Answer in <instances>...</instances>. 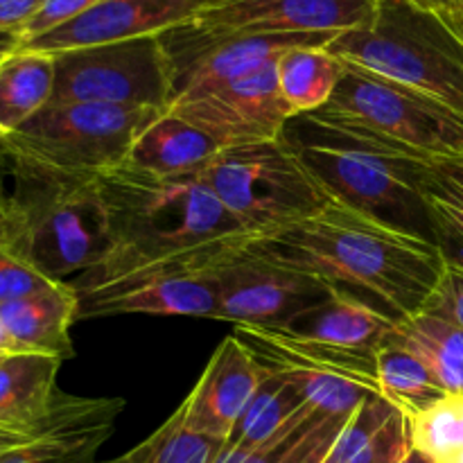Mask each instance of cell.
<instances>
[{
  "instance_id": "1",
  "label": "cell",
  "mask_w": 463,
  "mask_h": 463,
  "mask_svg": "<svg viewBox=\"0 0 463 463\" xmlns=\"http://www.w3.org/2000/svg\"><path fill=\"white\" fill-rule=\"evenodd\" d=\"M247 249L401 321L425 310L446 267L430 238L339 202L283 229L249 235Z\"/></svg>"
},
{
  "instance_id": "2",
  "label": "cell",
  "mask_w": 463,
  "mask_h": 463,
  "mask_svg": "<svg viewBox=\"0 0 463 463\" xmlns=\"http://www.w3.org/2000/svg\"><path fill=\"white\" fill-rule=\"evenodd\" d=\"M109 249L93 269L68 283L77 297L125 279L136 269L247 238L199 175L163 176L131 163L98 176Z\"/></svg>"
},
{
  "instance_id": "3",
  "label": "cell",
  "mask_w": 463,
  "mask_h": 463,
  "mask_svg": "<svg viewBox=\"0 0 463 463\" xmlns=\"http://www.w3.org/2000/svg\"><path fill=\"white\" fill-rule=\"evenodd\" d=\"M328 52L463 116L461 21L414 0H375L369 21L335 36Z\"/></svg>"
},
{
  "instance_id": "4",
  "label": "cell",
  "mask_w": 463,
  "mask_h": 463,
  "mask_svg": "<svg viewBox=\"0 0 463 463\" xmlns=\"http://www.w3.org/2000/svg\"><path fill=\"white\" fill-rule=\"evenodd\" d=\"M285 138L333 202L432 240L414 158L312 116L292 118Z\"/></svg>"
},
{
  "instance_id": "5",
  "label": "cell",
  "mask_w": 463,
  "mask_h": 463,
  "mask_svg": "<svg viewBox=\"0 0 463 463\" xmlns=\"http://www.w3.org/2000/svg\"><path fill=\"white\" fill-rule=\"evenodd\" d=\"M9 176L12 211L0 242L57 283L93 269L109 249L98 176Z\"/></svg>"
},
{
  "instance_id": "6",
  "label": "cell",
  "mask_w": 463,
  "mask_h": 463,
  "mask_svg": "<svg viewBox=\"0 0 463 463\" xmlns=\"http://www.w3.org/2000/svg\"><path fill=\"white\" fill-rule=\"evenodd\" d=\"M165 111L66 104L45 107L21 129L0 138L9 175L93 179L122 165L140 131Z\"/></svg>"
},
{
  "instance_id": "7",
  "label": "cell",
  "mask_w": 463,
  "mask_h": 463,
  "mask_svg": "<svg viewBox=\"0 0 463 463\" xmlns=\"http://www.w3.org/2000/svg\"><path fill=\"white\" fill-rule=\"evenodd\" d=\"M310 116L407 158H463V116L419 90L348 63L333 99Z\"/></svg>"
},
{
  "instance_id": "8",
  "label": "cell",
  "mask_w": 463,
  "mask_h": 463,
  "mask_svg": "<svg viewBox=\"0 0 463 463\" xmlns=\"http://www.w3.org/2000/svg\"><path fill=\"white\" fill-rule=\"evenodd\" d=\"M199 176L249 235L283 229L333 202L285 134L220 149Z\"/></svg>"
},
{
  "instance_id": "9",
  "label": "cell",
  "mask_w": 463,
  "mask_h": 463,
  "mask_svg": "<svg viewBox=\"0 0 463 463\" xmlns=\"http://www.w3.org/2000/svg\"><path fill=\"white\" fill-rule=\"evenodd\" d=\"M54 57L48 107L109 104L170 111L176 99L170 59L158 36L63 50Z\"/></svg>"
},
{
  "instance_id": "10",
  "label": "cell",
  "mask_w": 463,
  "mask_h": 463,
  "mask_svg": "<svg viewBox=\"0 0 463 463\" xmlns=\"http://www.w3.org/2000/svg\"><path fill=\"white\" fill-rule=\"evenodd\" d=\"M247 240L249 235L175 262L143 267L107 288L77 297V321L116 315L213 319L220 306L215 269L244 249Z\"/></svg>"
},
{
  "instance_id": "11",
  "label": "cell",
  "mask_w": 463,
  "mask_h": 463,
  "mask_svg": "<svg viewBox=\"0 0 463 463\" xmlns=\"http://www.w3.org/2000/svg\"><path fill=\"white\" fill-rule=\"evenodd\" d=\"M175 77L176 99L208 93L294 48H328L335 34H253L184 23L158 34ZM175 99V102H176Z\"/></svg>"
},
{
  "instance_id": "12",
  "label": "cell",
  "mask_w": 463,
  "mask_h": 463,
  "mask_svg": "<svg viewBox=\"0 0 463 463\" xmlns=\"http://www.w3.org/2000/svg\"><path fill=\"white\" fill-rule=\"evenodd\" d=\"M220 306L213 321L238 326H283L335 292L324 280L240 249L215 269Z\"/></svg>"
},
{
  "instance_id": "13",
  "label": "cell",
  "mask_w": 463,
  "mask_h": 463,
  "mask_svg": "<svg viewBox=\"0 0 463 463\" xmlns=\"http://www.w3.org/2000/svg\"><path fill=\"white\" fill-rule=\"evenodd\" d=\"M276 61L208 93L176 99L170 113L211 136L222 149L280 138L294 113L280 95Z\"/></svg>"
},
{
  "instance_id": "14",
  "label": "cell",
  "mask_w": 463,
  "mask_h": 463,
  "mask_svg": "<svg viewBox=\"0 0 463 463\" xmlns=\"http://www.w3.org/2000/svg\"><path fill=\"white\" fill-rule=\"evenodd\" d=\"M224 3L229 0H99L81 16L36 39L23 41L21 48L57 54L63 50L158 36L172 27L194 21L206 9L220 7Z\"/></svg>"
},
{
  "instance_id": "15",
  "label": "cell",
  "mask_w": 463,
  "mask_h": 463,
  "mask_svg": "<svg viewBox=\"0 0 463 463\" xmlns=\"http://www.w3.org/2000/svg\"><path fill=\"white\" fill-rule=\"evenodd\" d=\"M269 373L238 335L224 337L193 392L181 402L185 425L203 437L226 443Z\"/></svg>"
},
{
  "instance_id": "16",
  "label": "cell",
  "mask_w": 463,
  "mask_h": 463,
  "mask_svg": "<svg viewBox=\"0 0 463 463\" xmlns=\"http://www.w3.org/2000/svg\"><path fill=\"white\" fill-rule=\"evenodd\" d=\"M375 0H229L194 21L222 32L253 34H335L362 27Z\"/></svg>"
},
{
  "instance_id": "17",
  "label": "cell",
  "mask_w": 463,
  "mask_h": 463,
  "mask_svg": "<svg viewBox=\"0 0 463 463\" xmlns=\"http://www.w3.org/2000/svg\"><path fill=\"white\" fill-rule=\"evenodd\" d=\"M125 405L122 398H80L59 392L34 437L0 457V463H98L95 457L113 434Z\"/></svg>"
},
{
  "instance_id": "18",
  "label": "cell",
  "mask_w": 463,
  "mask_h": 463,
  "mask_svg": "<svg viewBox=\"0 0 463 463\" xmlns=\"http://www.w3.org/2000/svg\"><path fill=\"white\" fill-rule=\"evenodd\" d=\"M398 321L362 297L335 289L280 328L344 360L375 366L378 351L392 339Z\"/></svg>"
},
{
  "instance_id": "19",
  "label": "cell",
  "mask_w": 463,
  "mask_h": 463,
  "mask_svg": "<svg viewBox=\"0 0 463 463\" xmlns=\"http://www.w3.org/2000/svg\"><path fill=\"white\" fill-rule=\"evenodd\" d=\"M77 306L75 288L57 283L45 292L3 303L0 319L23 353L68 360L72 355L71 328L77 321Z\"/></svg>"
},
{
  "instance_id": "20",
  "label": "cell",
  "mask_w": 463,
  "mask_h": 463,
  "mask_svg": "<svg viewBox=\"0 0 463 463\" xmlns=\"http://www.w3.org/2000/svg\"><path fill=\"white\" fill-rule=\"evenodd\" d=\"M61 362L43 353L0 357V428L30 430L52 411Z\"/></svg>"
},
{
  "instance_id": "21",
  "label": "cell",
  "mask_w": 463,
  "mask_h": 463,
  "mask_svg": "<svg viewBox=\"0 0 463 463\" xmlns=\"http://www.w3.org/2000/svg\"><path fill=\"white\" fill-rule=\"evenodd\" d=\"M220 149L211 136L165 111L140 131L127 163L154 175L188 176L199 175Z\"/></svg>"
},
{
  "instance_id": "22",
  "label": "cell",
  "mask_w": 463,
  "mask_h": 463,
  "mask_svg": "<svg viewBox=\"0 0 463 463\" xmlns=\"http://www.w3.org/2000/svg\"><path fill=\"white\" fill-rule=\"evenodd\" d=\"M54 57L18 48L0 59V138L21 129L52 99Z\"/></svg>"
},
{
  "instance_id": "23",
  "label": "cell",
  "mask_w": 463,
  "mask_h": 463,
  "mask_svg": "<svg viewBox=\"0 0 463 463\" xmlns=\"http://www.w3.org/2000/svg\"><path fill=\"white\" fill-rule=\"evenodd\" d=\"M393 337L425 362L448 396H463L461 326L423 310L410 319L398 321Z\"/></svg>"
},
{
  "instance_id": "24",
  "label": "cell",
  "mask_w": 463,
  "mask_h": 463,
  "mask_svg": "<svg viewBox=\"0 0 463 463\" xmlns=\"http://www.w3.org/2000/svg\"><path fill=\"white\" fill-rule=\"evenodd\" d=\"M279 89L294 118L310 116L333 99L344 63L328 48H294L276 61Z\"/></svg>"
},
{
  "instance_id": "25",
  "label": "cell",
  "mask_w": 463,
  "mask_h": 463,
  "mask_svg": "<svg viewBox=\"0 0 463 463\" xmlns=\"http://www.w3.org/2000/svg\"><path fill=\"white\" fill-rule=\"evenodd\" d=\"M310 414L315 411L303 401L301 392L283 375L271 371L226 443L256 450L269 443L271 439L288 432Z\"/></svg>"
},
{
  "instance_id": "26",
  "label": "cell",
  "mask_w": 463,
  "mask_h": 463,
  "mask_svg": "<svg viewBox=\"0 0 463 463\" xmlns=\"http://www.w3.org/2000/svg\"><path fill=\"white\" fill-rule=\"evenodd\" d=\"M375 378L380 396L387 398L405 416L420 414L448 396L425 362L393 335L375 357Z\"/></svg>"
},
{
  "instance_id": "27",
  "label": "cell",
  "mask_w": 463,
  "mask_h": 463,
  "mask_svg": "<svg viewBox=\"0 0 463 463\" xmlns=\"http://www.w3.org/2000/svg\"><path fill=\"white\" fill-rule=\"evenodd\" d=\"M154 455L149 463H213L224 443L208 439L185 425L181 405L175 414L152 434Z\"/></svg>"
},
{
  "instance_id": "28",
  "label": "cell",
  "mask_w": 463,
  "mask_h": 463,
  "mask_svg": "<svg viewBox=\"0 0 463 463\" xmlns=\"http://www.w3.org/2000/svg\"><path fill=\"white\" fill-rule=\"evenodd\" d=\"M396 407H393L387 398L378 396V393L366 398V401L346 419L342 432L335 439L333 448H330L324 463H346L355 455H360V452L378 437L380 430L392 420V416L396 414Z\"/></svg>"
},
{
  "instance_id": "29",
  "label": "cell",
  "mask_w": 463,
  "mask_h": 463,
  "mask_svg": "<svg viewBox=\"0 0 463 463\" xmlns=\"http://www.w3.org/2000/svg\"><path fill=\"white\" fill-rule=\"evenodd\" d=\"M57 285V280L48 279L41 274L36 267L23 260L14 251H9L3 242H0V306L9 301H18V298L32 297L50 289Z\"/></svg>"
},
{
  "instance_id": "30",
  "label": "cell",
  "mask_w": 463,
  "mask_h": 463,
  "mask_svg": "<svg viewBox=\"0 0 463 463\" xmlns=\"http://www.w3.org/2000/svg\"><path fill=\"white\" fill-rule=\"evenodd\" d=\"M411 450L410 419L401 410L392 416L387 425L380 430L378 437L346 463H401L402 457Z\"/></svg>"
},
{
  "instance_id": "31",
  "label": "cell",
  "mask_w": 463,
  "mask_h": 463,
  "mask_svg": "<svg viewBox=\"0 0 463 463\" xmlns=\"http://www.w3.org/2000/svg\"><path fill=\"white\" fill-rule=\"evenodd\" d=\"M98 3L99 0H45V3L41 5L39 12H36L21 30L23 41L36 39V36L45 34V32L54 30V27L81 16V14L89 12V9L95 7Z\"/></svg>"
},
{
  "instance_id": "32",
  "label": "cell",
  "mask_w": 463,
  "mask_h": 463,
  "mask_svg": "<svg viewBox=\"0 0 463 463\" xmlns=\"http://www.w3.org/2000/svg\"><path fill=\"white\" fill-rule=\"evenodd\" d=\"M425 312L443 317L463 328V271L457 267H443L441 280L434 289L432 298L425 306Z\"/></svg>"
},
{
  "instance_id": "33",
  "label": "cell",
  "mask_w": 463,
  "mask_h": 463,
  "mask_svg": "<svg viewBox=\"0 0 463 463\" xmlns=\"http://www.w3.org/2000/svg\"><path fill=\"white\" fill-rule=\"evenodd\" d=\"M45 0H0V30H18L34 16Z\"/></svg>"
},
{
  "instance_id": "34",
  "label": "cell",
  "mask_w": 463,
  "mask_h": 463,
  "mask_svg": "<svg viewBox=\"0 0 463 463\" xmlns=\"http://www.w3.org/2000/svg\"><path fill=\"white\" fill-rule=\"evenodd\" d=\"M7 161H5L3 152H0V240L7 233L9 226V211H12V197L7 193Z\"/></svg>"
},
{
  "instance_id": "35",
  "label": "cell",
  "mask_w": 463,
  "mask_h": 463,
  "mask_svg": "<svg viewBox=\"0 0 463 463\" xmlns=\"http://www.w3.org/2000/svg\"><path fill=\"white\" fill-rule=\"evenodd\" d=\"M152 455H154V437L149 434L143 443H138L136 448H131V450L125 452V455L116 457V459L98 461V463H149L152 461Z\"/></svg>"
},
{
  "instance_id": "36",
  "label": "cell",
  "mask_w": 463,
  "mask_h": 463,
  "mask_svg": "<svg viewBox=\"0 0 463 463\" xmlns=\"http://www.w3.org/2000/svg\"><path fill=\"white\" fill-rule=\"evenodd\" d=\"M39 425H34V428H30V430H7V428H0V457L7 455L9 450H14V448H16V446L25 443L27 439L34 437V432H36V430H39Z\"/></svg>"
},
{
  "instance_id": "37",
  "label": "cell",
  "mask_w": 463,
  "mask_h": 463,
  "mask_svg": "<svg viewBox=\"0 0 463 463\" xmlns=\"http://www.w3.org/2000/svg\"><path fill=\"white\" fill-rule=\"evenodd\" d=\"M414 3L434 9V12L443 14V16H450L452 21L463 23V0H414Z\"/></svg>"
},
{
  "instance_id": "38",
  "label": "cell",
  "mask_w": 463,
  "mask_h": 463,
  "mask_svg": "<svg viewBox=\"0 0 463 463\" xmlns=\"http://www.w3.org/2000/svg\"><path fill=\"white\" fill-rule=\"evenodd\" d=\"M23 34L18 30H0V59L21 48Z\"/></svg>"
},
{
  "instance_id": "39",
  "label": "cell",
  "mask_w": 463,
  "mask_h": 463,
  "mask_svg": "<svg viewBox=\"0 0 463 463\" xmlns=\"http://www.w3.org/2000/svg\"><path fill=\"white\" fill-rule=\"evenodd\" d=\"M12 353H23V351H21V348H18V344L12 339L9 330L5 328L3 319H0V357H3V355H12Z\"/></svg>"
},
{
  "instance_id": "40",
  "label": "cell",
  "mask_w": 463,
  "mask_h": 463,
  "mask_svg": "<svg viewBox=\"0 0 463 463\" xmlns=\"http://www.w3.org/2000/svg\"><path fill=\"white\" fill-rule=\"evenodd\" d=\"M401 463H439V461H434L432 457L425 455V452H420L419 448L411 446V450L407 452L405 457H402V461H401Z\"/></svg>"
}]
</instances>
